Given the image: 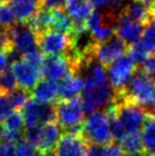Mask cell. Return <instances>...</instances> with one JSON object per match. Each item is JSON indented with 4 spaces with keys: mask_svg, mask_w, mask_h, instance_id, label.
<instances>
[{
    "mask_svg": "<svg viewBox=\"0 0 155 156\" xmlns=\"http://www.w3.org/2000/svg\"><path fill=\"white\" fill-rule=\"evenodd\" d=\"M61 137V127L56 122L44 124L41 127V134L36 148L41 152H50L56 147Z\"/></svg>",
    "mask_w": 155,
    "mask_h": 156,
    "instance_id": "2e32d148",
    "label": "cell"
},
{
    "mask_svg": "<svg viewBox=\"0 0 155 156\" xmlns=\"http://www.w3.org/2000/svg\"><path fill=\"white\" fill-rule=\"evenodd\" d=\"M83 88H84L83 76L71 72L64 76L61 81H58V98L61 100L76 98L82 93Z\"/></svg>",
    "mask_w": 155,
    "mask_h": 156,
    "instance_id": "9a60e30c",
    "label": "cell"
},
{
    "mask_svg": "<svg viewBox=\"0 0 155 156\" xmlns=\"http://www.w3.org/2000/svg\"><path fill=\"white\" fill-rule=\"evenodd\" d=\"M10 4L17 21L21 23H27L41 8L38 0H11Z\"/></svg>",
    "mask_w": 155,
    "mask_h": 156,
    "instance_id": "ac0fdd59",
    "label": "cell"
},
{
    "mask_svg": "<svg viewBox=\"0 0 155 156\" xmlns=\"http://www.w3.org/2000/svg\"><path fill=\"white\" fill-rule=\"evenodd\" d=\"M129 45L120 37H112L105 41L96 43L93 47V58L104 67H108L117 58L124 55Z\"/></svg>",
    "mask_w": 155,
    "mask_h": 156,
    "instance_id": "30bf717a",
    "label": "cell"
},
{
    "mask_svg": "<svg viewBox=\"0 0 155 156\" xmlns=\"http://www.w3.org/2000/svg\"><path fill=\"white\" fill-rule=\"evenodd\" d=\"M52 11V30L71 34L73 21L70 15L62 8L51 9Z\"/></svg>",
    "mask_w": 155,
    "mask_h": 156,
    "instance_id": "44dd1931",
    "label": "cell"
},
{
    "mask_svg": "<svg viewBox=\"0 0 155 156\" xmlns=\"http://www.w3.org/2000/svg\"><path fill=\"white\" fill-rule=\"evenodd\" d=\"M82 135L89 144L106 146L114 141L107 112L97 111L89 114L83 124Z\"/></svg>",
    "mask_w": 155,
    "mask_h": 156,
    "instance_id": "277c9868",
    "label": "cell"
},
{
    "mask_svg": "<svg viewBox=\"0 0 155 156\" xmlns=\"http://www.w3.org/2000/svg\"><path fill=\"white\" fill-rule=\"evenodd\" d=\"M55 108L56 122L62 131L67 133H82L86 111L81 97L58 101Z\"/></svg>",
    "mask_w": 155,
    "mask_h": 156,
    "instance_id": "3957f363",
    "label": "cell"
},
{
    "mask_svg": "<svg viewBox=\"0 0 155 156\" xmlns=\"http://www.w3.org/2000/svg\"><path fill=\"white\" fill-rule=\"evenodd\" d=\"M143 68L155 80V54H152L147 58V61L143 64Z\"/></svg>",
    "mask_w": 155,
    "mask_h": 156,
    "instance_id": "e575fe53",
    "label": "cell"
},
{
    "mask_svg": "<svg viewBox=\"0 0 155 156\" xmlns=\"http://www.w3.org/2000/svg\"><path fill=\"white\" fill-rule=\"evenodd\" d=\"M89 142L82 133L64 132L55 147L56 156H85Z\"/></svg>",
    "mask_w": 155,
    "mask_h": 156,
    "instance_id": "7c38bea8",
    "label": "cell"
},
{
    "mask_svg": "<svg viewBox=\"0 0 155 156\" xmlns=\"http://www.w3.org/2000/svg\"><path fill=\"white\" fill-rule=\"evenodd\" d=\"M15 144H16L17 156H35L36 147L25 138H21Z\"/></svg>",
    "mask_w": 155,
    "mask_h": 156,
    "instance_id": "f1b7e54d",
    "label": "cell"
},
{
    "mask_svg": "<svg viewBox=\"0 0 155 156\" xmlns=\"http://www.w3.org/2000/svg\"><path fill=\"white\" fill-rule=\"evenodd\" d=\"M11 63L12 62H11L9 52L4 51V50H0V72L8 69L9 65H10Z\"/></svg>",
    "mask_w": 155,
    "mask_h": 156,
    "instance_id": "d590c367",
    "label": "cell"
},
{
    "mask_svg": "<svg viewBox=\"0 0 155 156\" xmlns=\"http://www.w3.org/2000/svg\"><path fill=\"white\" fill-rule=\"evenodd\" d=\"M141 139L143 151L148 156H155V118L148 115L141 127Z\"/></svg>",
    "mask_w": 155,
    "mask_h": 156,
    "instance_id": "ffe728a7",
    "label": "cell"
},
{
    "mask_svg": "<svg viewBox=\"0 0 155 156\" xmlns=\"http://www.w3.org/2000/svg\"><path fill=\"white\" fill-rule=\"evenodd\" d=\"M93 8L89 0H76V1H66L65 9L70 15L73 23H85L93 13Z\"/></svg>",
    "mask_w": 155,
    "mask_h": 156,
    "instance_id": "d6986e66",
    "label": "cell"
},
{
    "mask_svg": "<svg viewBox=\"0 0 155 156\" xmlns=\"http://www.w3.org/2000/svg\"><path fill=\"white\" fill-rule=\"evenodd\" d=\"M11 0H0V4L2 3H6V2H10Z\"/></svg>",
    "mask_w": 155,
    "mask_h": 156,
    "instance_id": "ab89813d",
    "label": "cell"
},
{
    "mask_svg": "<svg viewBox=\"0 0 155 156\" xmlns=\"http://www.w3.org/2000/svg\"><path fill=\"white\" fill-rule=\"evenodd\" d=\"M10 33L13 48L23 54V56L37 51V34L28 23H17L14 27L8 29Z\"/></svg>",
    "mask_w": 155,
    "mask_h": 156,
    "instance_id": "8fae6325",
    "label": "cell"
},
{
    "mask_svg": "<svg viewBox=\"0 0 155 156\" xmlns=\"http://www.w3.org/2000/svg\"><path fill=\"white\" fill-rule=\"evenodd\" d=\"M123 11L134 19L141 21L143 25H146L152 17V13L150 11V8L145 5L143 3H141L140 1H135L134 0V2L129 4Z\"/></svg>",
    "mask_w": 155,
    "mask_h": 156,
    "instance_id": "7402d4cb",
    "label": "cell"
},
{
    "mask_svg": "<svg viewBox=\"0 0 155 156\" xmlns=\"http://www.w3.org/2000/svg\"><path fill=\"white\" fill-rule=\"evenodd\" d=\"M120 144H121L124 152L128 153V154H130V153L143 152V139H141L140 132H134V133L128 134L121 140Z\"/></svg>",
    "mask_w": 155,
    "mask_h": 156,
    "instance_id": "cb8c5ba5",
    "label": "cell"
},
{
    "mask_svg": "<svg viewBox=\"0 0 155 156\" xmlns=\"http://www.w3.org/2000/svg\"><path fill=\"white\" fill-rule=\"evenodd\" d=\"M117 17L111 11L93 12L87 19V28L96 43L105 41L112 38L116 33Z\"/></svg>",
    "mask_w": 155,
    "mask_h": 156,
    "instance_id": "52a82bcc",
    "label": "cell"
},
{
    "mask_svg": "<svg viewBox=\"0 0 155 156\" xmlns=\"http://www.w3.org/2000/svg\"><path fill=\"white\" fill-rule=\"evenodd\" d=\"M89 1L93 3V6H106V5H111V4H117L119 2H121L122 0H89Z\"/></svg>",
    "mask_w": 155,
    "mask_h": 156,
    "instance_id": "8d00e7d4",
    "label": "cell"
},
{
    "mask_svg": "<svg viewBox=\"0 0 155 156\" xmlns=\"http://www.w3.org/2000/svg\"><path fill=\"white\" fill-rule=\"evenodd\" d=\"M126 156H148L147 153L145 152V151H143V152H136V153H130V154H128Z\"/></svg>",
    "mask_w": 155,
    "mask_h": 156,
    "instance_id": "74e56055",
    "label": "cell"
},
{
    "mask_svg": "<svg viewBox=\"0 0 155 156\" xmlns=\"http://www.w3.org/2000/svg\"><path fill=\"white\" fill-rule=\"evenodd\" d=\"M129 56L131 58V60L134 62L136 66H140L147 61V58L150 56L149 52L145 49L140 41H136V43L132 44L129 46Z\"/></svg>",
    "mask_w": 155,
    "mask_h": 156,
    "instance_id": "4316f807",
    "label": "cell"
},
{
    "mask_svg": "<svg viewBox=\"0 0 155 156\" xmlns=\"http://www.w3.org/2000/svg\"><path fill=\"white\" fill-rule=\"evenodd\" d=\"M143 28L145 25L141 21L134 19L122 10L117 19L116 34L130 46L140 39Z\"/></svg>",
    "mask_w": 155,
    "mask_h": 156,
    "instance_id": "5bb4252c",
    "label": "cell"
},
{
    "mask_svg": "<svg viewBox=\"0 0 155 156\" xmlns=\"http://www.w3.org/2000/svg\"><path fill=\"white\" fill-rule=\"evenodd\" d=\"M30 96L31 93L30 90H27L25 88L21 87H16L15 89H13L12 91L8 94V97L10 99L11 105H12L13 109L17 111L19 108H23L25 106V104L30 100Z\"/></svg>",
    "mask_w": 155,
    "mask_h": 156,
    "instance_id": "d4e9b609",
    "label": "cell"
},
{
    "mask_svg": "<svg viewBox=\"0 0 155 156\" xmlns=\"http://www.w3.org/2000/svg\"><path fill=\"white\" fill-rule=\"evenodd\" d=\"M18 21H16L13 9L10 2L0 4V28L2 29H11L14 27Z\"/></svg>",
    "mask_w": 155,
    "mask_h": 156,
    "instance_id": "484cf974",
    "label": "cell"
},
{
    "mask_svg": "<svg viewBox=\"0 0 155 156\" xmlns=\"http://www.w3.org/2000/svg\"><path fill=\"white\" fill-rule=\"evenodd\" d=\"M3 136H4V126L3 123H1V121H0V140L3 139Z\"/></svg>",
    "mask_w": 155,
    "mask_h": 156,
    "instance_id": "f35d334b",
    "label": "cell"
},
{
    "mask_svg": "<svg viewBox=\"0 0 155 156\" xmlns=\"http://www.w3.org/2000/svg\"><path fill=\"white\" fill-rule=\"evenodd\" d=\"M82 100L86 113L105 111L115 101V90L108 76L101 72H93L84 78Z\"/></svg>",
    "mask_w": 155,
    "mask_h": 156,
    "instance_id": "6da1fadb",
    "label": "cell"
},
{
    "mask_svg": "<svg viewBox=\"0 0 155 156\" xmlns=\"http://www.w3.org/2000/svg\"><path fill=\"white\" fill-rule=\"evenodd\" d=\"M35 100L46 103H53L58 98V82L48 79L39 81L32 91Z\"/></svg>",
    "mask_w": 155,
    "mask_h": 156,
    "instance_id": "e0dca14e",
    "label": "cell"
},
{
    "mask_svg": "<svg viewBox=\"0 0 155 156\" xmlns=\"http://www.w3.org/2000/svg\"><path fill=\"white\" fill-rule=\"evenodd\" d=\"M39 6L44 9H56L62 8L63 4H65L66 0H38Z\"/></svg>",
    "mask_w": 155,
    "mask_h": 156,
    "instance_id": "836d02e7",
    "label": "cell"
},
{
    "mask_svg": "<svg viewBox=\"0 0 155 156\" xmlns=\"http://www.w3.org/2000/svg\"><path fill=\"white\" fill-rule=\"evenodd\" d=\"M23 121L26 127L44 125L50 122H56V108L52 103L41 102L35 99H30L23 107Z\"/></svg>",
    "mask_w": 155,
    "mask_h": 156,
    "instance_id": "5b68a950",
    "label": "cell"
},
{
    "mask_svg": "<svg viewBox=\"0 0 155 156\" xmlns=\"http://www.w3.org/2000/svg\"><path fill=\"white\" fill-rule=\"evenodd\" d=\"M137 66L131 60L129 55H122L117 58L107 67V76L110 84L115 93L123 90L134 74Z\"/></svg>",
    "mask_w": 155,
    "mask_h": 156,
    "instance_id": "ba28073f",
    "label": "cell"
},
{
    "mask_svg": "<svg viewBox=\"0 0 155 156\" xmlns=\"http://www.w3.org/2000/svg\"><path fill=\"white\" fill-rule=\"evenodd\" d=\"M71 72H73L72 65H71L70 58L66 54L50 55L44 58L43 65H41V73L44 79L58 82Z\"/></svg>",
    "mask_w": 155,
    "mask_h": 156,
    "instance_id": "4fadbf2b",
    "label": "cell"
},
{
    "mask_svg": "<svg viewBox=\"0 0 155 156\" xmlns=\"http://www.w3.org/2000/svg\"><path fill=\"white\" fill-rule=\"evenodd\" d=\"M116 94H122L126 100L143 107L148 112L155 105L153 78L143 67H137L123 90Z\"/></svg>",
    "mask_w": 155,
    "mask_h": 156,
    "instance_id": "7a4b0ae2",
    "label": "cell"
},
{
    "mask_svg": "<svg viewBox=\"0 0 155 156\" xmlns=\"http://www.w3.org/2000/svg\"><path fill=\"white\" fill-rule=\"evenodd\" d=\"M85 156H106L104 146H98V144H89L87 152Z\"/></svg>",
    "mask_w": 155,
    "mask_h": 156,
    "instance_id": "d6a6232c",
    "label": "cell"
},
{
    "mask_svg": "<svg viewBox=\"0 0 155 156\" xmlns=\"http://www.w3.org/2000/svg\"><path fill=\"white\" fill-rule=\"evenodd\" d=\"M18 86L12 69H5L0 72V91L9 94Z\"/></svg>",
    "mask_w": 155,
    "mask_h": 156,
    "instance_id": "83f0119b",
    "label": "cell"
},
{
    "mask_svg": "<svg viewBox=\"0 0 155 156\" xmlns=\"http://www.w3.org/2000/svg\"><path fill=\"white\" fill-rule=\"evenodd\" d=\"M0 156H17L16 144L8 140L0 141Z\"/></svg>",
    "mask_w": 155,
    "mask_h": 156,
    "instance_id": "4dcf8cb0",
    "label": "cell"
},
{
    "mask_svg": "<svg viewBox=\"0 0 155 156\" xmlns=\"http://www.w3.org/2000/svg\"><path fill=\"white\" fill-rule=\"evenodd\" d=\"M141 45L149 52V54H155V16L152 15L150 20L145 25L143 34L139 39Z\"/></svg>",
    "mask_w": 155,
    "mask_h": 156,
    "instance_id": "603a6c76",
    "label": "cell"
},
{
    "mask_svg": "<svg viewBox=\"0 0 155 156\" xmlns=\"http://www.w3.org/2000/svg\"><path fill=\"white\" fill-rule=\"evenodd\" d=\"M11 69L16 78L18 86L27 90L33 89L43 76L41 65L31 62L26 58L12 63Z\"/></svg>",
    "mask_w": 155,
    "mask_h": 156,
    "instance_id": "9c48e42d",
    "label": "cell"
},
{
    "mask_svg": "<svg viewBox=\"0 0 155 156\" xmlns=\"http://www.w3.org/2000/svg\"><path fill=\"white\" fill-rule=\"evenodd\" d=\"M13 111L8 94L0 91V121H3Z\"/></svg>",
    "mask_w": 155,
    "mask_h": 156,
    "instance_id": "f546056e",
    "label": "cell"
},
{
    "mask_svg": "<svg viewBox=\"0 0 155 156\" xmlns=\"http://www.w3.org/2000/svg\"><path fill=\"white\" fill-rule=\"evenodd\" d=\"M37 45L43 55H60L70 51L72 38L68 33L49 30L37 35Z\"/></svg>",
    "mask_w": 155,
    "mask_h": 156,
    "instance_id": "8992f818",
    "label": "cell"
},
{
    "mask_svg": "<svg viewBox=\"0 0 155 156\" xmlns=\"http://www.w3.org/2000/svg\"><path fill=\"white\" fill-rule=\"evenodd\" d=\"M104 149H105L106 156H124V154H125L121 144L116 141H113L104 146Z\"/></svg>",
    "mask_w": 155,
    "mask_h": 156,
    "instance_id": "1f68e13d",
    "label": "cell"
}]
</instances>
